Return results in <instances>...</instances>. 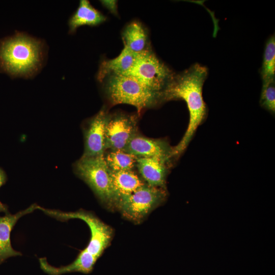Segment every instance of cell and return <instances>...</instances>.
Segmentation results:
<instances>
[{
    "mask_svg": "<svg viewBox=\"0 0 275 275\" xmlns=\"http://www.w3.org/2000/svg\"><path fill=\"white\" fill-rule=\"evenodd\" d=\"M106 19V16L91 5L89 1L81 0L77 9L69 19V33H74L82 25L97 26Z\"/></svg>",
    "mask_w": 275,
    "mask_h": 275,
    "instance_id": "13",
    "label": "cell"
},
{
    "mask_svg": "<svg viewBox=\"0 0 275 275\" xmlns=\"http://www.w3.org/2000/svg\"><path fill=\"white\" fill-rule=\"evenodd\" d=\"M74 173L92 189L100 202L109 209H116L118 199L112 184L111 170L103 155L81 157L73 165Z\"/></svg>",
    "mask_w": 275,
    "mask_h": 275,
    "instance_id": "4",
    "label": "cell"
},
{
    "mask_svg": "<svg viewBox=\"0 0 275 275\" xmlns=\"http://www.w3.org/2000/svg\"><path fill=\"white\" fill-rule=\"evenodd\" d=\"M167 196V189L146 184L132 193L120 197L116 209L125 218L140 223L153 210L162 205Z\"/></svg>",
    "mask_w": 275,
    "mask_h": 275,
    "instance_id": "6",
    "label": "cell"
},
{
    "mask_svg": "<svg viewBox=\"0 0 275 275\" xmlns=\"http://www.w3.org/2000/svg\"><path fill=\"white\" fill-rule=\"evenodd\" d=\"M111 176L118 202L120 197L131 194L146 184L134 170L111 171Z\"/></svg>",
    "mask_w": 275,
    "mask_h": 275,
    "instance_id": "16",
    "label": "cell"
},
{
    "mask_svg": "<svg viewBox=\"0 0 275 275\" xmlns=\"http://www.w3.org/2000/svg\"><path fill=\"white\" fill-rule=\"evenodd\" d=\"M171 161L157 157H139L136 168L149 186L167 189V178Z\"/></svg>",
    "mask_w": 275,
    "mask_h": 275,
    "instance_id": "11",
    "label": "cell"
},
{
    "mask_svg": "<svg viewBox=\"0 0 275 275\" xmlns=\"http://www.w3.org/2000/svg\"><path fill=\"white\" fill-rule=\"evenodd\" d=\"M260 105L271 113H275V80L274 78L262 80L260 99Z\"/></svg>",
    "mask_w": 275,
    "mask_h": 275,
    "instance_id": "19",
    "label": "cell"
},
{
    "mask_svg": "<svg viewBox=\"0 0 275 275\" xmlns=\"http://www.w3.org/2000/svg\"><path fill=\"white\" fill-rule=\"evenodd\" d=\"M137 54L124 47L115 58L104 60L100 64L97 79L100 81L110 75H126L133 66Z\"/></svg>",
    "mask_w": 275,
    "mask_h": 275,
    "instance_id": "14",
    "label": "cell"
},
{
    "mask_svg": "<svg viewBox=\"0 0 275 275\" xmlns=\"http://www.w3.org/2000/svg\"><path fill=\"white\" fill-rule=\"evenodd\" d=\"M208 68L196 63L173 78L162 93V101L182 99L187 106L189 119L186 130L179 143L173 147V159L178 158L186 150L198 127L205 120L207 107L202 96Z\"/></svg>",
    "mask_w": 275,
    "mask_h": 275,
    "instance_id": "1",
    "label": "cell"
},
{
    "mask_svg": "<svg viewBox=\"0 0 275 275\" xmlns=\"http://www.w3.org/2000/svg\"><path fill=\"white\" fill-rule=\"evenodd\" d=\"M107 115L105 108H102L85 124L84 151L81 157L104 155L106 151L105 124Z\"/></svg>",
    "mask_w": 275,
    "mask_h": 275,
    "instance_id": "9",
    "label": "cell"
},
{
    "mask_svg": "<svg viewBox=\"0 0 275 275\" xmlns=\"http://www.w3.org/2000/svg\"><path fill=\"white\" fill-rule=\"evenodd\" d=\"M175 74L150 50L137 54L133 66L125 75L134 78L153 91L162 93Z\"/></svg>",
    "mask_w": 275,
    "mask_h": 275,
    "instance_id": "7",
    "label": "cell"
},
{
    "mask_svg": "<svg viewBox=\"0 0 275 275\" xmlns=\"http://www.w3.org/2000/svg\"><path fill=\"white\" fill-rule=\"evenodd\" d=\"M7 180V176L5 171L0 168V188L5 184ZM0 212H4L6 214L9 213L8 206L3 204L0 201Z\"/></svg>",
    "mask_w": 275,
    "mask_h": 275,
    "instance_id": "20",
    "label": "cell"
},
{
    "mask_svg": "<svg viewBox=\"0 0 275 275\" xmlns=\"http://www.w3.org/2000/svg\"><path fill=\"white\" fill-rule=\"evenodd\" d=\"M110 103L134 106L140 114L144 109L163 102L161 93L153 91L134 78L124 75H110L100 81Z\"/></svg>",
    "mask_w": 275,
    "mask_h": 275,
    "instance_id": "3",
    "label": "cell"
},
{
    "mask_svg": "<svg viewBox=\"0 0 275 275\" xmlns=\"http://www.w3.org/2000/svg\"><path fill=\"white\" fill-rule=\"evenodd\" d=\"M136 157H157L172 162L173 147L163 139L149 138L137 133L124 150Z\"/></svg>",
    "mask_w": 275,
    "mask_h": 275,
    "instance_id": "10",
    "label": "cell"
},
{
    "mask_svg": "<svg viewBox=\"0 0 275 275\" xmlns=\"http://www.w3.org/2000/svg\"><path fill=\"white\" fill-rule=\"evenodd\" d=\"M122 37L124 46L138 54L150 50L146 29L142 24L133 21L123 30Z\"/></svg>",
    "mask_w": 275,
    "mask_h": 275,
    "instance_id": "15",
    "label": "cell"
},
{
    "mask_svg": "<svg viewBox=\"0 0 275 275\" xmlns=\"http://www.w3.org/2000/svg\"><path fill=\"white\" fill-rule=\"evenodd\" d=\"M104 158L109 170L113 171L133 170L138 157L123 150L105 152Z\"/></svg>",
    "mask_w": 275,
    "mask_h": 275,
    "instance_id": "17",
    "label": "cell"
},
{
    "mask_svg": "<svg viewBox=\"0 0 275 275\" xmlns=\"http://www.w3.org/2000/svg\"><path fill=\"white\" fill-rule=\"evenodd\" d=\"M101 3L114 15L118 14L117 2L116 1H101Z\"/></svg>",
    "mask_w": 275,
    "mask_h": 275,
    "instance_id": "21",
    "label": "cell"
},
{
    "mask_svg": "<svg viewBox=\"0 0 275 275\" xmlns=\"http://www.w3.org/2000/svg\"><path fill=\"white\" fill-rule=\"evenodd\" d=\"M45 56L41 40L17 33L0 41V70L14 77L31 78L42 68Z\"/></svg>",
    "mask_w": 275,
    "mask_h": 275,
    "instance_id": "2",
    "label": "cell"
},
{
    "mask_svg": "<svg viewBox=\"0 0 275 275\" xmlns=\"http://www.w3.org/2000/svg\"><path fill=\"white\" fill-rule=\"evenodd\" d=\"M37 207L38 205L34 203L14 214L9 213L0 216V264L10 257L22 255L11 245V232L20 218L37 210Z\"/></svg>",
    "mask_w": 275,
    "mask_h": 275,
    "instance_id": "12",
    "label": "cell"
},
{
    "mask_svg": "<svg viewBox=\"0 0 275 275\" xmlns=\"http://www.w3.org/2000/svg\"><path fill=\"white\" fill-rule=\"evenodd\" d=\"M262 80L274 78L275 74V38L271 36L266 43L262 65L261 68Z\"/></svg>",
    "mask_w": 275,
    "mask_h": 275,
    "instance_id": "18",
    "label": "cell"
},
{
    "mask_svg": "<svg viewBox=\"0 0 275 275\" xmlns=\"http://www.w3.org/2000/svg\"><path fill=\"white\" fill-rule=\"evenodd\" d=\"M138 115L117 113L107 115L105 124L106 150H124L138 133Z\"/></svg>",
    "mask_w": 275,
    "mask_h": 275,
    "instance_id": "8",
    "label": "cell"
},
{
    "mask_svg": "<svg viewBox=\"0 0 275 275\" xmlns=\"http://www.w3.org/2000/svg\"><path fill=\"white\" fill-rule=\"evenodd\" d=\"M37 209L46 215L62 222L77 218L85 222L90 231V238L87 246L81 252L98 260L108 246L113 237V230L93 212L79 209L74 212H65L38 206Z\"/></svg>",
    "mask_w": 275,
    "mask_h": 275,
    "instance_id": "5",
    "label": "cell"
}]
</instances>
